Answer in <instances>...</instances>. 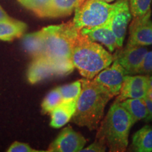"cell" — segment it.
Segmentation results:
<instances>
[{
  "instance_id": "obj_1",
  "label": "cell",
  "mask_w": 152,
  "mask_h": 152,
  "mask_svg": "<svg viewBox=\"0 0 152 152\" xmlns=\"http://www.w3.org/2000/svg\"><path fill=\"white\" fill-rule=\"evenodd\" d=\"M80 81L82 91L71 120L75 124L90 130H97L106 104L113 96L93 79L84 77Z\"/></svg>"
},
{
  "instance_id": "obj_2",
  "label": "cell",
  "mask_w": 152,
  "mask_h": 152,
  "mask_svg": "<svg viewBox=\"0 0 152 152\" xmlns=\"http://www.w3.org/2000/svg\"><path fill=\"white\" fill-rule=\"evenodd\" d=\"M71 61L83 77L92 80L114 61V55L78 32L71 45Z\"/></svg>"
},
{
  "instance_id": "obj_3",
  "label": "cell",
  "mask_w": 152,
  "mask_h": 152,
  "mask_svg": "<svg viewBox=\"0 0 152 152\" xmlns=\"http://www.w3.org/2000/svg\"><path fill=\"white\" fill-rule=\"evenodd\" d=\"M134 124L130 113L120 102L115 101L101 121L96 139L103 141L109 151H125L130 131Z\"/></svg>"
},
{
  "instance_id": "obj_4",
  "label": "cell",
  "mask_w": 152,
  "mask_h": 152,
  "mask_svg": "<svg viewBox=\"0 0 152 152\" xmlns=\"http://www.w3.org/2000/svg\"><path fill=\"white\" fill-rule=\"evenodd\" d=\"M44 42L43 56L50 60H71V45L80 30L73 20L41 30Z\"/></svg>"
},
{
  "instance_id": "obj_5",
  "label": "cell",
  "mask_w": 152,
  "mask_h": 152,
  "mask_svg": "<svg viewBox=\"0 0 152 152\" xmlns=\"http://www.w3.org/2000/svg\"><path fill=\"white\" fill-rule=\"evenodd\" d=\"M113 10V4L101 0H85L75 10L73 22L76 29L90 28L108 24Z\"/></svg>"
},
{
  "instance_id": "obj_6",
  "label": "cell",
  "mask_w": 152,
  "mask_h": 152,
  "mask_svg": "<svg viewBox=\"0 0 152 152\" xmlns=\"http://www.w3.org/2000/svg\"><path fill=\"white\" fill-rule=\"evenodd\" d=\"M131 16L128 0H118L113 3V10L109 26L116 38L118 49L122 48Z\"/></svg>"
},
{
  "instance_id": "obj_7",
  "label": "cell",
  "mask_w": 152,
  "mask_h": 152,
  "mask_svg": "<svg viewBox=\"0 0 152 152\" xmlns=\"http://www.w3.org/2000/svg\"><path fill=\"white\" fill-rule=\"evenodd\" d=\"M128 75V72L115 59L113 65L102 70L93 80L114 97L119 94L125 76Z\"/></svg>"
},
{
  "instance_id": "obj_8",
  "label": "cell",
  "mask_w": 152,
  "mask_h": 152,
  "mask_svg": "<svg viewBox=\"0 0 152 152\" xmlns=\"http://www.w3.org/2000/svg\"><path fill=\"white\" fill-rule=\"evenodd\" d=\"M87 143L80 133L76 132L71 126L64 128L57 137L50 144L48 152H80Z\"/></svg>"
},
{
  "instance_id": "obj_9",
  "label": "cell",
  "mask_w": 152,
  "mask_h": 152,
  "mask_svg": "<svg viewBox=\"0 0 152 152\" xmlns=\"http://www.w3.org/2000/svg\"><path fill=\"white\" fill-rule=\"evenodd\" d=\"M151 12L144 16L134 17L130 25V36L128 44L138 46L152 45Z\"/></svg>"
},
{
  "instance_id": "obj_10",
  "label": "cell",
  "mask_w": 152,
  "mask_h": 152,
  "mask_svg": "<svg viewBox=\"0 0 152 152\" xmlns=\"http://www.w3.org/2000/svg\"><path fill=\"white\" fill-rule=\"evenodd\" d=\"M149 75H128L125 76L115 102H121L127 99H142L147 96L149 87Z\"/></svg>"
},
{
  "instance_id": "obj_11",
  "label": "cell",
  "mask_w": 152,
  "mask_h": 152,
  "mask_svg": "<svg viewBox=\"0 0 152 152\" xmlns=\"http://www.w3.org/2000/svg\"><path fill=\"white\" fill-rule=\"evenodd\" d=\"M147 52V49L144 46L127 44L124 49L114 54V60L119 62L128 75H135Z\"/></svg>"
},
{
  "instance_id": "obj_12",
  "label": "cell",
  "mask_w": 152,
  "mask_h": 152,
  "mask_svg": "<svg viewBox=\"0 0 152 152\" xmlns=\"http://www.w3.org/2000/svg\"><path fill=\"white\" fill-rule=\"evenodd\" d=\"M53 75H58L56 66L53 61L45 56L33 58L27 73L28 80L31 84H35Z\"/></svg>"
},
{
  "instance_id": "obj_13",
  "label": "cell",
  "mask_w": 152,
  "mask_h": 152,
  "mask_svg": "<svg viewBox=\"0 0 152 152\" xmlns=\"http://www.w3.org/2000/svg\"><path fill=\"white\" fill-rule=\"evenodd\" d=\"M85 0H51L38 16L58 18L71 15Z\"/></svg>"
},
{
  "instance_id": "obj_14",
  "label": "cell",
  "mask_w": 152,
  "mask_h": 152,
  "mask_svg": "<svg viewBox=\"0 0 152 152\" xmlns=\"http://www.w3.org/2000/svg\"><path fill=\"white\" fill-rule=\"evenodd\" d=\"M80 31L91 40L98 42L104 45L111 53H113L115 49H118L116 38L109 27V23L97 27L83 28Z\"/></svg>"
},
{
  "instance_id": "obj_15",
  "label": "cell",
  "mask_w": 152,
  "mask_h": 152,
  "mask_svg": "<svg viewBox=\"0 0 152 152\" xmlns=\"http://www.w3.org/2000/svg\"><path fill=\"white\" fill-rule=\"evenodd\" d=\"M77 100L63 101L50 113V125L54 128L64 126L72 119L76 110Z\"/></svg>"
},
{
  "instance_id": "obj_16",
  "label": "cell",
  "mask_w": 152,
  "mask_h": 152,
  "mask_svg": "<svg viewBox=\"0 0 152 152\" xmlns=\"http://www.w3.org/2000/svg\"><path fill=\"white\" fill-rule=\"evenodd\" d=\"M26 30L27 25L20 20L14 18L0 20V40H14L23 36Z\"/></svg>"
},
{
  "instance_id": "obj_17",
  "label": "cell",
  "mask_w": 152,
  "mask_h": 152,
  "mask_svg": "<svg viewBox=\"0 0 152 152\" xmlns=\"http://www.w3.org/2000/svg\"><path fill=\"white\" fill-rule=\"evenodd\" d=\"M131 149L137 152H152V125H145L133 134Z\"/></svg>"
},
{
  "instance_id": "obj_18",
  "label": "cell",
  "mask_w": 152,
  "mask_h": 152,
  "mask_svg": "<svg viewBox=\"0 0 152 152\" xmlns=\"http://www.w3.org/2000/svg\"><path fill=\"white\" fill-rule=\"evenodd\" d=\"M120 103L130 113L134 123L147 118L148 111L144 98L127 99Z\"/></svg>"
},
{
  "instance_id": "obj_19",
  "label": "cell",
  "mask_w": 152,
  "mask_h": 152,
  "mask_svg": "<svg viewBox=\"0 0 152 152\" xmlns=\"http://www.w3.org/2000/svg\"><path fill=\"white\" fill-rule=\"evenodd\" d=\"M23 46L33 58L43 56L44 42L41 30L23 36Z\"/></svg>"
},
{
  "instance_id": "obj_20",
  "label": "cell",
  "mask_w": 152,
  "mask_h": 152,
  "mask_svg": "<svg viewBox=\"0 0 152 152\" xmlns=\"http://www.w3.org/2000/svg\"><path fill=\"white\" fill-rule=\"evenodd\" d=\"M64 101L58 87L54 89L44 99L42 103V113H50Z\"/></svg>"
},
{
  "instance_id": "obj_21",
  "label": "cell",
  "mask_w": 152,
  "mask_h": 152,
  "mask_svg": "<svg viewBox=\"0 0 152 152\" xmlns=\"http://www.w3.org/2000/svg\"><path fill=\"white\" fill-rule=\"evenodd\" d=\"M58 87L64 101L77 100L82 91V83L80 80H79Z\"/></svg>"
},
{
  "instance_id": "obj_22",
  "label": "cell",
  "mask_w": 152,
  "mask_h": 152,
  "mask_svg": "<svg viewBox=\"0 0 152 152\" xmlns=\"http://www.w3.org/2000/svg\"><path fill=\"white\" fill-rule=\"evenodd\" d=\"M152 0H130V9L133 17H140L151 12Z\"/></svg>"
},
{
  "instance_id": "obj_23",
  "label": "cell",
  "mask_w": 152,
  "mask_h": 152,
  "mask_svg": "<svg viewBox=\"0 0 152 152\" xmlns=\"http://www.w3.org/2000/svg\"><path fill=\"white\" fill-rule=\"evenodd\" d=\"M51 0H18V1L26 9L33 11L37 16L41 13Z\"/></svg>"
},
{
  "instance_id": "obj_24",
  "label": "cell",
  "mask_w": 152,
  "mask_h": 152,
  "mask_svg": "<svg viewBox=\"0 0 152 152\" xmlns=\"http://www.w3.org/2000/svg\"><path fill=\"white\" fill-rule=\"evenodd\" d=\"M137 74L147 75L152 74V51L147 53L141 65L137 71Z\"/></svg>"
},
{
  "instance_id": "obj_25",
  "label": "cell",
  "mask_w": 152,
  "mask_h": 152,
  "mask_svg": "<svg viewBox=\"0 0 152 152\" xmlns=\"http://www.w3.org/2000/svg\"><path fill=\"white\" fill-rule=\"evenodd\" d=\"M8 152H39L40 151L35 150L30 147L29 144L23 143V142H14L9 149H7Z\"/></svg>"
},
{
  "instance_id": "obj_26",
  "label": "cell",
  "mask_w": 152,
  "mask_h": 152,
  "mask_svg": "<svg viewBox=\"0 0 152 152\" xmlns=\"http://www.w3.org/2000/svg\"><path fill=\"white\" fill-rule=\"evenodd\" d=\"M107 147L103 141L95 140V141L86 148H83L81 150L83 152H104L106 151Z\"/></svg>"
},
{
  "instance_id": "obj_27",
  "label": "cell",
  "mask_w": 152,
  "mask_h": 152,
  "mask_svg": "<svg viewBox=\"0 0 152 152\" xmlns=\"http://www.w3.org/2000/svg\"><path fill=\"white\" fill-rule=\"evenodd\" d=\"M144 102H145L148 111V115L147 118L144 120V121H145V122H149V121L152 120V100L147 97V96H145V97L144 98Z\"/></svg>"
},
{
  "instance_id": "obj_28",
  "label": "cell",
  "mask_w": 152,
  "mask_h": 152,
  "mask_svg": "<svg viewBox=\"0 0 152 152\" xmlns=\"http://www.w3.org/2000/svg\"><path fill=\"white\" fill-rule=\"evenodd\" d=\"M11 18L10 16H9V15L7 14V12L4 10L2 7L0 6V20H8V19Z\"/></svg>"
},
{
  "instance_id": "obj_29",
  "label": "cell",
  "mask_w": 152,
  "mask_h": 152,
  "mask_svg": "<svg viewBox=\"0 0 152 152\" xmlns=\"http://www.w3.org/2000/svg\"><path fill=\"white\" fill-rule=\"evenodd\" d=\"M148 83H149V87H148V88L151 89L152 90V75L149 76V81H148Z\"/></svg>"
},
{
  "instance_id": "obj_30",
  "label": "cell",
  "mask_w": 152,
  "mask_h": 152,
  "mask_svg": "<svg viewBox=\"0 0 152 152\" xmlns=\"http://www.w3.org/2000/svg\"><path fill=\"white\" fill-rule=\"evenodd\" d=\"M101 1H105V2H107V3H110V2H113V1H115V0H101Z\"/></svg>"
}]
</instances>
